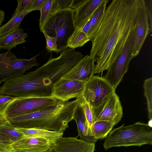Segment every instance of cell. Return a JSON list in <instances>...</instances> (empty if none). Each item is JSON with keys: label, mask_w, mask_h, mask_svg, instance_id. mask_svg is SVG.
I'll list each match as a JSON object with an SVG mask.
<instances>
[{"label": "cell", "mask_w": 152, "mask_h": 152, "mask_svg": "<svg viewBox=\"0 0 152 152\" xmlns=\"http://www.w3.org/2000/svg\"><path fill=\"white\" fill-rule=\"evenodd\" d=\"M79 105L83 110L90 128L91 125L96 122L92 108L83 96L80 97Z\"/></svg>", "instance_id": "27"}, {"label": "cell", "mask_w": 152, "mask_h": 152, "mask_svg": "<svg viewBox=\"0 0 152 152\" xmlns=\"http://www.w3.org/2000/svg\"><path fill=\"white\" fill-rule=\"evenodd\" d=\"M92 108L96 121H107L115 126L123 116V108L119 98L115 92L107 96L98 106Z\"/></svg>", "instance_id": "10"}, {"label": "cell", "mask_w": 152, "mask_h": 152, "mask_svg": "<svg viewBox=\"0 0 152 152\" xmlns=\"http://www.w3.org/2000/svg\"><path fill=\"white\" fill-rule=\"evenodd\" d=\"M28 36L27 33L25 32L22 28L16 29L9 34L0 37V48L1 49L10 51L18 45L25 42V39Z\"/></svg>", "instance_id": "18"}, {"label": "cell", "mask_w": 152, "mask_h": 152, "mask_svg": "<svg viewBox=\"0 0 152 152\" xmlns=\"http://www.w3.org/2000/svg\"><path fill=\"white\" fill-rule=\"evenodd\" d=\"M83 56L80 52L67 48L59 56L50 58L37 69L4 81L0 87V94L18 97H51L54 84L75 66Z\"/></svg>", "instance_id": "2"}, {"label": "cell", "mask_w": 152, "mask_h": 152, "mask_svg": "<svg viewBox=\"0 0 152 152\" xmlns=\"http://www.w3.org/2000/svg\"><path fill=\"white\" fill-rule=\"evenodd\" d=\"M88 82L61 78L53 85L52 96L63 102L68 101L72 98H80Z\"/></svg>", "instance_id": "11"}, {"label": "cell", "mask_w": 152, "mask_h": 152, "mask_svg": "<svg viewBox=\"0 0 152 152\" xmlns=\"http://www.w3.org/2000/svg\"><path fill=\"white\" fill-rule=\"evenodd\" d=\"M80 98L71 101L58 100L55 104L33 113L6 119L15 128H34L64 132L68 127Z\"/></svg>", "instance_id": "3"}, {"label": "cell", "mask_w": 152, "mask_h": 152, "mask_svg": "<svg viewBox=\"0 0 152 152\" xmlns=\"http://www.w3.org/2000/svg\"><path fill=\"white\" fill-rule=\"evenodd\" d=\"M15 97L0 94V114L4 115V111L10 102Z\"/></svg>", "instance_id": "30"}, {"label": "cell", "mask_w": 152, "mask_h": 152, "mask_svg": "<svg viewBox=\"0 0 152 152\" xmlns=\"http://www.w3.org/2000/svg\"><path fill=\"white\" fill-rule=\"evenodd\" d=\"M11 149L10 144L0 143V152H10Z\"/></svg>", "instance_id": "35"}, {"label": "cell", "mask_w": 152, "mask_h": 152, "mask_svg": "<svg viewBox=\"0 0 152 152\" xmlns=\"http://www.w3.org/2000/svg\"><path fill=\"white\" fill-rule=\"evenodd\" d=\"M134 43L131 56L138 55L148 34L151 32L144 0H139L137 15Z\"/></svg>", "instance_id": "12"}, {"label": "cell", "mask_w": 152, "mask_h": 152, "mask_svg": "<svg viewBox=\"0 0 152 152\" xmlns=\"http://www.w3.org/2000/svg\"><path fill=\"white\" fill-rule=\"evenodd\" d=\"M1 83H0V84H1Z\"/></svg>", "instance_id": "41"}, {"label": "cell", "mask_w": 152, "mask_h": 152, "mask_svg": "<svg viewBox=\"0 0 152 152\" xmlns=\"http://www.w3.org/2000/svg\"><path fill=\"white\" fill-rule=\"evenodd\" d=\"M88 41L89 38L81 30L75 28L68 40L67 47L74 49L83 46Z\"/></svg>", "instance_id": "23"}, {"label": "cell", "mask_w": 152, "mask_h": 152, "mask_svg": "<svg viewBox=\"0 0 152 152\" xmlns=\"http://www.w3.org/2000/svg\"><path fill=\"white\" fill-rule=\"evenodd\" d=\"M0 133L6 137L12 143L17 142L25 137L8 121L0 125Z\"/></svg>", "instance_id": "24"}, {"label": "cell", "mask_w": 152, "mask_h": 152, "mask_svg": "<svg viewBox=\"0 0 152 152\" xmlns=\"http://www.w3.org/2000/svg\"><path fill=\"white\" fill-rule=\"evenodd\" d=\"M54 142L36 137H24L10 145L11 151L15 152H46Z\"/></svg>", "instance_id": "15"}, {"label": "cell", "mask_w": 152, "mask_h": 152, "mask_svg": "<svg viewBox=\"0 0 152 152\" xmlns=\"http://www.w3.org/2000/svg\"><path fill=\"white\" fill-rule=\"evenodd\" d=\"M136 24L129 35L126 44L121 53L107 70L104 77L115 90L127 72L129 63L132 59L131 56L135 37Z\"/></svg>", "instance_id": "7"}, {"label": "cell", "mask_w": 152, "mask_h": 152, "mask_svg": "<svg viewBox=\"0 0 152 152\" xmlns=\"http://www.w3.org/2000/svg\"><path fill=\"white\" fill-rule=\"evenodd\" d=\"M152 145V127L140 122L114 129L105 138L103 144L107 150L113 147Z\"/></svg>", "instance_id": "4"}, {"label": "cell", "mask_w": 152, "mask_h": 152, "mask_svg": "<svg viewBox=\"0 0 152 152\" xmlns=\"http://www.w3.org/2000/svg\"><path fill=\"white\" fill-rule=\"evenodd\" d=\"M55 0L56 11L65 9H72L74 0Z\"/></svg>", "instance_id": "31"}, {"label": "cell", "mask_w": 152, "mask_h": 152, "mask_svg": "<svg viewBox=\"0 0 152 152\" xmlns=\"http://www.w3.org/2000/svg\"><path fill=\"white\" fill-rule=\"evenodd\" d=\"M25 137H36L46 139L53 142L63 137L64 132L53 131L42 129L15 128Z\"/></svg>", "instance_id": "19"}, {"label": "cell", "mask_w": 152, "mask_h": 152, "mask_svg": "<svg viewBox=\"0 0 152 152\" xmlns=\"http://www.w3.org/2000/svg\"><path fill=\"white\" fill-rule=\"evenodd\" d=\"M7 121L4 115L0 114V125L5 123Z\"/></svg>", "instance_id": "38"}, {"label": "cell", "mask_w": 152, "mask_h": 152, "mask_svg": "<svg viewBox=\"0 0 152 152\" xmlns=\"http://www.w3.org/2000/svg\"><path fill=\"white\" fill-rule=\"evenodd\" d=\"M58 100L52 96L15 97L7 106L4 115L7 119L33 113L54 105Z\"/></svg>", "instance_id": "6"}, {"label": "cell", "mask_w": 152, "mask_h": 152, "mask_svg": "<svg viewBox=\"0 0 152 152\" xmlns=\"http://www.w3.org/2000/svg\"><path fill=\"white\" fill-rule=\"evenodd\" d=\"M40 11L39 26L40 30L49 17L56 11V0H46Z\"/></svg>", "instance_id": "25"}, {"label": "cell", "mask_w": 152, "mask_h": 152, "mask_svg": "<svg viewBox=\"0 0 152 152\" xmlns=\"http://www.w3.org/2000/svg\"><path fill=\"white\" fill-rule=\"evenodd\" d=\"M42 32L43 33L46 40L47 50L49 52L53 51L58 53L56 39L48 36L44 31Z\"/></svg>", "instance_id": "29"}, {"label": "cell", "mask_w": 152, "mask_h": 152, "mask_svg": "<svg viewBox=\"0 0 152 152\" xmlns=\"http://www.w3.org/2000/svg\"><path fill=\"white\" fill-rule=\"evenodd\" d=\"M144 95L147 101L148 118L152 119V78L146 79L143 84Z\"/></svg>", "instance_id": "26"}, {"label": "cell", "mask_w": 152, "mask_h": 152, "mask_svg": "<svg viewBox=\"0 0 152 152\" xmlns=\"http://www.w3.org/2000/svg\"><path fill=\"white\" fill-rule=\"evenodd\" d=\"M109 1V0H103L94 12L88 21L91 27L90 38L98 28L102 20L106 4Z\"/></svg>", "instance_id": "21"}, {"label": "cell", "mask_w": 152, "mask_h": 152, "mask_svg": "<svg viewBox=\"0 0 152 152\" xmlns=\"http://www.w3.org/2000/svg\"><path fill=\"white\" fill-rule=\"evenodd\" d=\"M73 119L76 122L80 139L95 144L97 140L91 136L87 119L81 107L79 105L74 113Z\"/></svg>", "instance_id": "17"}, {"label": "cell", "mask_w": 152, "mask_h": 152, "mask_svg": "<svg viewBox=\"0 0 152 152\" xmlns=\"http://www.w3.org/2000/svg\"><path fill=\"white\" fill-rule=\"evenodd\" d=\"M91 29V25L88 22L81 30L90 38Z\"/></svg>", "instance_id": "34"}, {"label": "cell", "mask_w": 152, "mask_h": 152, "mask_svg": "<svg viewBox=\"0 0 152 152\" xmlns=\"http://www.w3.org/2000/svg\"><path fill=\"white\" fill-rule=\"evenodd\" d=\"M15 152L11 151V152ZM48 152V151H47V152Z\"/></svg>", "instance_id": "39"}, {"label": "cell", "mask_w": 152, "mask_h": 152, "mask_svg": "<svg viewBox=\"0 0 152 152\" xmlns=\"http://www.w3.org/2000/svg\"><path fill=\"white\" fill-rule=\"evenodd\" d=\"M103 0H74L73 10L75 28L81 30Z\"/></svg>", "instance_id": "13"}, {"label": "cell", "mask_w": 152, "mask_h": 152, "mask_svg": "<svg viewBox=\"0 0 152 152\" xmlns=\"http://www.w3.org/2000/svg\"><path fill=\"white\" fill-rule=\"evenodd\" d=\"M139 1L113 0L106 8L98 28L89 39V56L96 62L94 74L107 70L121 53L135 24Z\"/></svg>", "instance_id": "1"}, {"label": "cell", "mask_w": 152, "mask_h": 152, "mask_svg": "<svg viewBox=\"0 0 152 152\" xmlns=\"http://www.w3.org/2000/svg\"><path fill=\"white\" fill-rule=\"evenodd\" d=\"M75 28L73 10L68 9L55 12L40 30L48 36L56 39L59 53L67 48L68 40Z\"/></svg>", "instance_id": "5"}, {"label": "cell", "mask_w": 152, "mask_h": 152, "mask_svg": "<svg viewBox=\"0 0 152 152\" xmlns=\"http://www.w3.org/2000/svg\"><path fill=\"white\" fill-rule=\"evenodd\" d=\"M150 30H152V0H144Z\"/></svg>", "instance_id": "32"}, {"label": "cell", "mask_w": 152, "mask_h": 152, "mask_svg": "<svg viewBox=\"0 0 152 152\" xmlns=\"http://www.w3.org/2000/svg\"><path fill=\"white\" fill-rule=\"evenodd\" d=\"M29 13L12 15L10 20L0 27V37L5 36L14 30L19 28L24 17Z\"/></svg>", "instance_id": "22"}, {"label": "cell", "mask_w": 152, "mask_h": 152, "mask_svg": "<svg viewBox=\"0 0 152 152\" xmlns=\"http://www.w3.org/2000/svg\"><path fill=\"white\" fill-rule=\"evenodd\" d=\"M0 143L10 144L11 142L6 137L0 133Z\"/></svg>", "instance_id": "36"}, {"label": "cell", "mask_w": 152, "mask_h": 152, "mask_svg": "<svg viewBox=\"0 0 152 152\" xmlns=\"http://www.w3.org/2000/svg\"><path fill=\"white\" fill-rule=\"evenodd\" d=\"M115 92L104 77L93 75L86 83L82 96L92 108H95Z\"/></svg>", "instance_id": "9"}, {"label": "cell", "mask_w": 152, "mask_h": 152, "mask_svg": "<svg viewBox=\"0 0 152 152\" xmlns=\"http://www.w3.org/2000/svg\"><path fill=\"white\" fill-rule=\"evenodd\" d=\"M1 50V48H0V50Z\"/></svg>", "instance_id": "40"}, {"label": "cell", "mask_w": 152, "mask_h": 152, "mask_svg": "<svg viewBox=\"0 0 152 152\" xmlns=\"http://www.w3.org/2000/svg\"><path fill=\"white\" fill-rule=\"evenodd\" d=\"M46 0H33L32 4L27 12L29 13L36 10H40Z\"/></svg>", "instance_id": "33"}, {"label": "cell", "mask_w": 152, "mask_h": 152, "mask_svg": "<svg viewBox=\"0 0 152 152\" xmlns=\"http://www.w3.org/2000/svg\"><path fill=\"white\" fill-rule=\"evenodd\" d=\"M5 18L4 12L3 10H0V27L3 21H4Z\"/></svg>", "instance_id": "37"}, {"label": "cell", "mask_w": 152, "mask_h": 152, "mask_svg": "<svg viewBox=\"0 0 152 152\" xmlns=\"http://www.w3.org/2000/svg\"><path fill=\"white\" fill-rule=\"evenodd\" d=\"M39 55L25 59L18 58L10 51L0 53V83L24 74L33 66L39 65L37 58Z\"/></svg>", "instance_id": "8"}, {"label": "cell", "mask_w": 152, "mask_h": 152, "mask_svg": "<svg viewBox=\"0 0 152 152\" xmlns=\"http://www.w3.org/2000/svg\"><path fill=\"white\" fill-rule=\"evenodd\" d=\"M94 58L86 55L62 78L88 81L94 74Z\"/></svg>", "instance_id": "16"}, {"label": "cell", "mask_w": 152, "mask_h": 152, "mask_svg": "<svg viewBox=\"0 0 152 152\" xmlns=\"http://www.w3.org/2000/svg\"><path fill=\"white\" fill-rule=\"evenodd\" d=\"M95 144L76 137H62L53 143L48 152H94Z\"/></svg>", "instance_id": "14"}, {"label": "cell", "mask_w": 152, "mask_h": 152, "mask_svg": "<svg viewBox=\"0 0 152 152\" xmlns=\"http://www.w3.org/2000/svg\"><path fill=\"white\" fill-rule=\"evenodd\" d=\"M114 126L110 122L98 121L94 123L90 128L91 136L97 140L106 138Z\"/></svg>", "instance_id": "20"}, {"label": "cell", "mask_w": 152, "mask_h": 152, "mask_svg": "<svg viewBox=\"0 0 152 152\" xmlns=\"http://www.w3.org/2000/svg\"><path fill=\"white\" fill-rule=\"evenodd\" d=\"M33 0H18V5L12 15L20 14L27 12Z\"/></svg>", "instance_id": "28"}]
</instances>
